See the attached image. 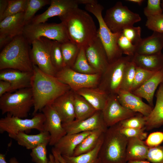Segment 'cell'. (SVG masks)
I'll use <instances>...</instances> for the list:
<instances>
[{
	"instance_id": "obj_1",
	"label": "cell",
	"mask_w": 163,
	"mask_h": 163,
	"mask_svg": "<svg viewBox=\"0 0 163 163\" xmlns=\"http://www.w3.org/2000/svg\"><path fill=\"white\" fill-rule=\"evenodd\" d=\"M33 67L31 88L34 101V116L71 89L56 76L44 72L36 65H33Z\"/></svg>"
},
{
	"instance_id": "obj_2",
	"label": "cell",
	"mask_w": 163,
	"mask_h": 163,
	"mask_svg": "<svg viewBox=\"0 0 163 163\" xmlns=\"http://www.w3.org/2000/svg\"><path fill=\"white\" fill-rule=\"evenodd\" d=\"M64 25L69 40L80 48H86L97 36L92 17L78 7L59 18Z\"/></svg>"
},
{
	"instance_id": "obj_3",
	"label": "cell",
	"mask_w": 163,
	"mask_h": 163,
	"mask_svg": "<svg viewBox=\"0 0 163 163\" xmlns=\"http://www.w3.org/2000/svg\"><path fill=\"white\" fill-rule=\"evenodd\" d=\"M30 45L23 34L14 38L0 52V70L12 69L33 72Z\"/></svg>"
},
{
	"instance_id": "obj_4",
	"label": "cell",
	"mask_w": 163,
	"mask_h": 163,
	"mask_svg": "<svg viewBox=\"0 0 163 163\" xmlns=\"http://www.w3.org/2000/svg\"><path fill=\"white\" fill-rule=\"evenodd\" d=\"M128 138L120 131L118 123L108 127L104 133L99 157L101 163H127Z\"/></svg>"
},
{
	"instance_id": "obj_5",
	"label": "cell",
	"mask_w": 163,
	"mask_h": 163,
	"mask_svg": "<svg viewBox=\"0 0 163 163\" xmlns=\"http://www.w3.org/2000/svg\"><path fill=\"white\" fill-rule=\"evenodd\" d=\"M34 104L31 87L20 89L13 93H6L0 97L2 113L20 118L27 117Z\"/></svg>"
},
{
	"instance_id": "obj_6",
	"label": "cell",
	"mask_w": 163,
	"mask_h": 163,
	"mask_svg": "<svg viewBox=\"0 0 163 163\" xmlns=\"http://www.w3.org/2000/svg\"><path fill=\"white\" fill-rule=\"evenodd\" d=\"M85 10L93 14L99 23L97 36L106 51L109 63L122 56L123 54L118 45L121 32L113 33L105 22L102 15L103 6L98 2L85 5Z\"/></svg>"
},
{
	"instance_id": "obj_7",
	"label": "cell",
	"mask_w": 163,
	"mask_h": 163,
	"mask_svg": "<svg viewBox=\"0 0 163 163\" xmlns=\"http://www.w3.org/2000/svg\"><path fill=\"white\" fill-rule=\"evenodd\" d=\"M23 35L30 45L34 40L41 37L60 43L70 41L65 26L61 22L59 23H30L25 25Z\"/></svg>"
},
{
	"instance_id": "obj_8",
	"label": "cell",
	"mask_w": 163,
	"mask_h": 163,
	"mask_svg": "<svg viewBox=\"0 0 163 163\" xmlns=\"http://www.w3.org/2000/svg\"><path fill=\"white\" fill-rule=\"evenodd\" d=\"M133 56H122L109 63L101 75L98 87L109 96L117 95L120 90L125 69Z\"/></svg>"
},
{
	"instance_id": "obj_9",
	"label": "cell",
	"mask_w": 163,
	"mask_h": 163,
	"mask_svg": "<svg viewBox=\"0 0 163 163\" xmlns=\"http://www.w3.org/2000/svg\"><path fill=\"white\" fill-rule=\"evenodd\" d=\"M103 19L113 33L121 32L124 29L133 26L141 20L139 14L131 11L119 1L107 9Z\"/></svg>"
},
{
	"instance_id": "obj_10",
	"label": "cell",
	"mask_w": 163,
	"mask_h": 163,
	"mask_svg": "<svg viewBox=\"0 0 163 163\" xmlns=\"http://www.w3.org/2000/svg\"><path fill=\"white\" fill-rule=\"evenodd\" d=\"M45 120L43 113H37L31 119L21 118L7 114L0 120V132H6L10 137L14 139L20 132L33 129L43 131Z\"/></svg>"
},
{
	"instance_id": "obj_11",
	"label": "cell",
	"mask_w": 163,
	"mask_h": 163,
	"mask_svg": "<svg viewBox=\"0 0 163 163\" xmlns=\"http://www.w3.org/2000/svg\"><path fill=\"white\" fill-rule=\"evenodd\" d=\"M53 42L44 37L35 39L31 43L30 57L33 65L44 72L55 76L57 71L52 63L50 56Z\"/></svg>"
},
{
	"instance_id": "obj_12",
	"label": "cell",
	"mask_w": 163,
	"mask_h": 163,
	"mask_svg": "<svg viewBox=\"0 0 163 163\" xmlns=\"http://www.w3.org/2000/svg\"><path fill=\"white\" fill-rule=\"evenodd\" d=\"M101 74H87L77 72L71 68L65 67L58 71L55 75L60 82L69 86L76 92L81 89L97 87Z\"/></svg>"
},
{
	"instance_id": "obj_13",
	"label": "cell",
	"mask_w": 163,
	"mask_h": 163,
	"mask_svg": "<svg viewBox=\"0 0 163 163\" xmlns=\"http://www.w3.org/2000/svg\"><path fill=\"white\" fill-rule=\"evenodd\" d=\"M25 25L24 12L8 16L0 22V48L14 38L22 35Z\"/></svg>"
},
{
	"instance_id": "obj_14",
	"label": "cell",
	"mask_w": 163,
	"mask_h": 163,
	"mask_svg": "<svg viewBox=\"0 0 163 163\" xmlns=\"http://www.w3.org/2000/svg\"><path fill=\"white\" fill-rule=\"evenodd\" d=\"M102 112L104 121L108 128L137 113L123 107L119 101L117 95L109 96Z\"/></svg>"
},
{
	"instance_id": "obj_15",
	"label": "cell",
	"mask_w": 163,
	"mask_h": 163,
	"mask_svg": "<svg viewBox=\"0 0 163 163\" xmlns=\"http://www.w3.org/2000/svg\"><path fill=\"white\" fill-rule=\"evenodd\" d=\"M41 111L45 117L44 131L50 133V139L49 144L54 146L67 133L62 126L60 116L51 104L45 106Z\"/></svg>"
},
{
	"instance_id": "obj_16",
	"label": "cell",
	"mask_w": 163,
	"mask_h": 163,
	"mask_svg": "<svg viewBox=\"0 0 163 163\" xmlns=\"http://www.w3.org/2000/svg\"><path fill=\"white\" fill-rule=\"evenodd\" d=\"M67 134L78 133L100 129L106 132L108 127L104 121L102 111H97L92 116L82 120H74L62 123Z\"/></svg>"
},
{
	"instance_id": "obj_17",
	"label": "cell",
	"mask_w": 163,
	"mask_h": 163,
	"mask_svg": "<svg viewBox=\"0 0 163 163\" xmlns=\"http://www.w3.org/2000/svg\"><path fill=\"white\" fill-rule=\"evenodd\" d=\"M85 50L90 65L98 73L102 74L109 63L105 49L98 36Z\"/></svg>"
},
{
	"instance_id": "obj_18",
	"label": "cell",
	"mask_w": 163,
	"mask_h": 163,
	"mask_svg": "<svg viewBox=\"0 0 163 163\" xmlns=\"http://www.w3.org/2000/svg\"><path fill=\"white\" fill-rule=\"evenodd\" d=\"M78 0H51L48 9L42 14L34 16L30 23H44L52 17H62L72 9L78 7Z\"/></svg>"
},
{
	"instance_id": "obj_19",
	"label": "cell",
	"mask_w": 163,
	"mask_h": 163,
	"mask_svg": "<svg viewBox=\"0 0 163 163\" xmlns=\"http://www.w3.org/2000/svg\"><path fill=\"white\" fill-rule=\"evenodd\" d=\"M74 93L71 90L58 97L51 104L60 116L62 123H68L75 120Z\"/></svg>"
},
{
	"instance_id": "obj_20",
	"label": "cell",
	"mask_w": 163,
	"mask_h": 163,
	"mask_svg": "<svg viewBox=\"0 0 163 163\" xmlns=\"http://www.w3.org/2000/svg\"><path fill=\"white\" fill-rule=\"evenodd\" d=\"M33 72H28L17 69H6L1 70L0 80H4L10 83V92L18 90L31 87Z\"/></svg>"
},
{
	"instance_id": "obj_21",
	"label": "cell",
	"mask_w": 163,
	"mask_h": 163,
	"mask_svg": "<svg viewBox=\"0 0 163 163\" xmlns=\"http://www.w3.org/2000/svg\"><path fill=\"white\" fill-rule=\"evenodd\" d=\"M117 96L120 104L124 107L145 117L149 114L153 108L129 91L120 90Z\"/></svg>"
},
{
	"instance_id": "obj_22",
	"label": "cell",
	"mask_w": 163,
	"mask_h": 163,
	"mask_svg": "<svg viewBox=\"0 0 163 163\" xmlns=\"http://www.w3.org/2000/svg\"><path fill=\"white\" fill-rule=\"evenodd\" d=\"M92 132L66 134L59 140L53 148L62 155L72 156L77 146Z\"/></svg>"
},
{
	"instance_id": "obj_23",
	"label": "cell",
	"mask_w": 163,
	"mask_h": 163,
	"mask_svg": "<svg viewBox=\"0 0 163 163\" xmlns=\"http://www.w3.org/2000/svg\"><path fill=\"white\" fill-rule=\"evenodd\" d=\"M155 97V105L149 114L145 117V130H150L163 126V82L159 85Z\"/></svg>"
},
{
	"instance_id": "obj_24",
	"label": "cell",
	"mask_w": 163,
	"mask_h": 163,
	"mask_svg": "<svg viewBox=\"0 0 163 163\" xmlns=\"http://www.w3.org/2000/svg\"><path fill=\"white\" fill-rule=\"evenodd\" d=\"M163 82V69L155 74L138 89L132 92L135 95L145 99L153 107V99L158 86Z\"/></svg>"
},
{
	"instance_id": "obj_25",
	"label": "cell",
	"mask_w": 163,
	"mask_h": 163,
	"mask_svg": "<svg viewBox=\"0 0 163 163\" xmlns=\"http://www.w3.org/2000/svg\"><path fill=\"white\" fill-rule=\"evenodd\" d=\"M163 48V33L153 32L152 34L142 39L136 47V54L143 55L161 52Z\"/></svg>"
},
{
	"instance_id": "obj_26",
	"label": "cell",
	"mask_w": 163,
	"mask_h": 163,
	"mask_svg": "<svg viewBox=\"0 0 163 163\" xmlns=\"http://www.w3.org/2000/svg\"><path fill=\"white\" fill-rule=\"evenodd\" d=\"M75 92L84 98L97 111L103 110L109 97L98 87L83 88Z\"/></svg>"
},
{
	"instance_id": "obj_27",
	"label": "cell",
	"mask_w": 163,
	"mask_h": 163,
	"mask_svg": "<svg viewBox=\"0 0 163 163\" xmlns=\"http://www.w3.org/2000/svg\"><path fill=\"white\" fill-rule=\"evenodd\" d=\"M132 61L137 67L154 72L163 69V53H159L143 55L135 54L133 57Z\"/></svg>"
},
{
	"instance_id": "obj_28",
	"label": "cell",
	"mask_w": 163,
	"mask_h": 163,
	"mask_svg": "<svg viewBox=\"0 0 163 163\" xmlns=\"http://www.w3.org/2000/svg\"><path fill=\"white\" fill-rule=\"evenodd\" d=\"M149 148L143 140L136 138H128L126 149L127 161L145 160Z\"/></svg>"
},
{
	"instance_id": "obj_29",
	"label": "cell",
	"mask_w": 163,
	"mask_h": 163,
	"mask_svg": "<svg viewBox=\"0 0 163 163\" xmlns=\"http://www.w3.org/2000/svg\"><path fill=\"white\" fill-rule=\"evenodd\" d=\"M50 139V136L49 133L43 131L35 135H28L24 132H20L16 135L14 139L19 145L28 149L32 150L41 144L49 143Z\"/></svg>"
},
{
	"instance_id": "obj_30",
	"label": "cell",
	"mask_w": 163,
	"mask_h": 163,
	"mask_svg": "<svg viewBox=\"0 0 163 163\" xmlns=\"http://www.w3.org/2000/svg\"><path fill=\"white\" fill-rule=\"evenodd\" d=\"M104 133L101 137L95 148L91 151L75 156L62 155L66 163H101L99 153L103 143Z\"/></svg>"
},
{
	"instance_id": "obj_31",
	"label": "cell",
	"mask_w": 163,
	"mask_h": 163,
	"mask_svg": "<svg viewBox=\"0 0 163 163\" xmlns=\"http://www.w3.org/2000/svg\"><path fill=\"white\" fill-rule=\"evenodd\" d=\"M74 92L75 120H82L92 116L97 110L84 98Z\"/></svg>"
},
{
	"instance_id": "obj_32",
	"label": "cell",
	"mask_w": 163,
	"mask_h": 163,
	"mask_svg": "<svg viewBox=\"0 0 163 163\" xmlns=\"http://www.w3.org/2000/svg\"><path fill=\"white\" fill-rule=\"evenodd\" d=\"M105 132L100 129L92 131L76 148L72 156H78L92 150L96 147L101 136Z\"/></svg>"
},
{
	"instance_id": "obj_33",
	"label": "cell",
	"mask_w": 163,
	"mask_h": 163,
	"mask_svg": "<svg viewBox=\"0 0 163 163\" xmlns=\"http://www.w3.org/2000/svg\"><path fill=\"white\" fill-rule=\"evenodd\" d=\"M61 47L65 66L71 68L75 60L80 48L70 41L61 43Z\"/></svg>"
},
{
	"instance_id": "obj_34",
	"label": "cell",
	"mask_w": 163,
	"mask_h": 163,
	"mask_svg": "<svg viewBox=\"0 0 163 163\" xmlns=\"http://www.w3.org/2000/svg\"><path fill=\"white\" fill-rule=\"evenodd\" d=\"M74 70L82 73L93 74L98 73L89 64L86 56L85 48H81L72 67Z\"/></svg>"
},
{
	"instance_id": "obj_35",
	"label": "cell",
	"mask_w": 163,
	"mask_h": 163,
	"mask_svg": "<svg viewBox=\"0 0 163 163\" xmlns=\"http://www.w3.org/2000/svg\"><path fill=\"white\" fill-rule=\"evenodd\" d=\"M50 0H28L26 10L24 12V21L25 25L30 23L34 15L43 7L50 5Z\"/></svg>"
},
{
	"instance_id": "obj_36",
	"label": "cell",
	"mask_w": 163,
	"mask_h": 163,
	"mask_svg": "<svg viewBox=\"0 0 163 163\" xmlns=\"http://www.w3.org/2000/svg\"><path fill=\"white\" fill-rule=\"evenodd\" d=\"M136 67L137 66L132 60L127 65L124 71L120 90L130 92Z\"/></svg>"
},
{
	"instance_id": "obj_37",
	"label": "cell",
	"mask_w": 163,
	"mask_h": 163,
	"mask_svg": "<svg viewBox=\"0 0 163 163\" xmlns=\"http://www.w3.org/2000/svg\"><path fill=\"white\" fill-rule=\"evenodd\" d=\"M61 46V43L53 41L50 52L52 63L57 72L65 67Z\"/></svg>"
},
{
	"instance_id": "obj_38",
	"label": "cell",
	"mask_w": 163,
	"mask_h": 163,
	"mask_svg": "<svg viewBox=\"0 0 163 163\" xmlns=\"http://www.w3.org/2000/svg\"><path fill=\"white\" fill-rule=\"evenodd\" d=\"M28 1V0H8L7 8L4 14L2 20L8 16L24 12Z\"/></svg>"
},
{
	"instance_id": "obj_39",
	"label": "cell",
	"mask_w": 163,
	"mask_h": 163,
	"mask_svg": "<svg viewBox=\"0 0 163 163\" xmlns=\"http://www.w3.org/2000/svg\"><path fill=\"white\" fill-rule=\"evenodd\" d=\"M156 72L151 71L141 68L137 67L134 80L130 92H132L140 87Z\"/></svg>"
},
{
	"instance_id": "obj_40",
	"label": "cell",
	"mask_w": 163,
	"mask_h": 163,
	"mask_svg": "<svg viewBox=\"0 0 163 163\" xmlns=\"http://www.w3.org/2000/svg\"><path fill=\"white\" fill-rule=\"evenodd\" d=\"M121 128L141 129L145 128V117L137 113L135 116L123 120L118 123Z\"/></svg>"
},
{
	"instance_id": "obj_41",
	"label": "cell",
	"mask_w": 163,
	"mask_h": 163,
	"mask_svg": "<svg viewBox=\"0 0 163 163\" xmlns=\"http://www.w3.org/2000/svg\"><path fill=\"white\" fill-rule=\"evenodd\" d=\"M48 144H41L31 150L30 155L33 162L35 163H48L46 149V146Z\"/></svg>"
},
{
	"instance_id": "obj_42",
	"label": "cell",
	"mask_w": 163,
	"mask_h": 163,
	"mask_svg": "<svg viewBox=\"0 0 163 163\" xmlns=\"http://www.w3.org/2000/svg\"><path fill=\"white\" fill-rule=\"evenodd\" d=\"M117 43L123 54L130 56H133L136 54V46L124 36L122 32L118 39Z\"/></svg>"
},
{
	"instance_id": "obj_43",
	"label": "cell",
	"mask_w": 163,
	"mask_h": 163,
	"mask_svg": "<svg viewBox=\"0 0 163 163\" xmlns=\"http://www.w3.org/2000/svg\"><path fill=\"white\" fill-rule=\"evenodd\" d=\"M145 26L153 32L163 33V13L147 18Z\"/></svg>"
},
{
	"instance_id": "obj_44",
	"label": "cell",
	"mask_w": 163,
	"mask_h": 163,
	"mask_svg": "<svg viewBox=\"0 0 163 163\" xmlns=\"http://www.w3.org/2000/svg\"><path fill=\"white\" fill-rule=\"evenodd\" d=\"M122 34L134 45L136 46L141 41V28L139 26H133L124 29Z\"/></svg>"
},
{
	"instance_id": "obj_45",
	"label": "cell",
	"mask_w": 163,
	"mask_h": 163,
	"mask_svg": "<svg viewBox=\"0 0 163 163\" xmlns=\"http://www.w3.org/2000/svg\"><path fill=\"white\" fill-rule=\"evenodd\" d=\"M144 14L148 17L163 13L160 0H148L147 5L144 9Z\"/></svg>"
},
{
	"instance_id": "obj_46",
	"label": "cell",
	"mask_w": 163,
	"mask_h": 163,
	"mask_svg": "<svg viewBox=\"0 0 163 163\" xmlns=\"http://www.w3.org/2000/svg\"><path fill=\"white\" fill-rule=\"evenodd\" d=\"M146 160L152 163H163V145L149 147Z\"/></svg>"
},
{
	"instance_id": "obj_47",
	"label": "cell",
	"mask_w": 163,
	"mask_h": 163,
	"mask_svg": "<svg viewBox=\"0 0 163 163\" xmlns=\"http://www.w3.org/2000/svg\"><path fill=\"white\" fill-rule=\"evenodd\" d=\"M118 125L120 132L128 138H136L143 140L148 136L147 133L145 132V128L141 129L121 128L119 124Z\"/></svg>"
},
{
	"instance_id": "obj_48",
	"label": "cell",
	"mask_w": 163,
	"mask_h": 163,
	"mask_svg": "<svg viewBox=\"0 0 163 163\" xmlns=\"http://www.w3.org/2000/svg\"><path fill=\"white\" fill-rule=\"evenodd\" d=\"M144 141L145 144L149 147L159 145L163 142V132H152L147 136Z\"/></svg>"
},
{
	"instance_id": "obj_49",
	"label": "cell",
	"mask_w": 163,
	"mask_h": 163,
	"mask_svg": "<svg viewBox=\"0 0 163 163\" xmlns=\"http://www.w3.org/2000/svg\"><path fill=\"white\" fill-rule=\"evenodd\" d=\"M11 85L9 82L4 80H0V97L6 93L10 92Z\"/></svg>"
},
{
	"instance_id": "obj_50",
	"label": "cell",
	"mask_w": 163,
	"mask_h": 163,
	"mask_svg": "<svg viewBox=\"0 0 163 163\" xmlns=\"http://www.w3.org/2000/svg\"><path fill=\"white\" fill-rule=\"evenodd\" d=\"M8 0H0V21L3 19L4 14L7 8Z\"/></svg>"
},
{
	"instance_id": "obj_51",
	"label": "cell",
	"mask_w": 163,
	"mask_h": 163,
	"mask_svg": "<svg viewBox=\"0 0 163 163\" xmlns=\"http://www.w3.org/2000/svg\"><path fill=\"white\" fill-rule=\"evenodd\" d=\"M9 162L10 163H19L15 157L11 158L10 159ZM0 163H8L6 161L5 155L2 153L0 154Z\"/></svg>"
},
{
	"instance_id": "obj_52",
	"label": "cell",
	"mask_w": 163,
	"mask_h": 163,
	"mask_svg": "<svg viewBox=\"0 0 163 163\" xmlns=\"http://www.w3.org/2000/svg\"><path fill=\"white\" fill-rule=\"evenodd\" d=\"M79 4H84L85 5L92 3L98 2L97 0H78Z\"/></svg>"
},
{
	"instance_id": "obj_53",
	"label": "cell",
	"mask_w": 163,
	"mask_h": 163,
	"mask_svg": "<svg viewBox=\"0 0 163 163\" xmlns=\"http://www.w3.org/2000/svg\"><path fill=\"white\" fill-rule=\"evenodd\" d=\"M52 149L55 152L58 158V159L60 163H66L65 161L63 158L62 155L61 154L56 152L53 148Z\"/></svg>"
},
{
	"instance_id": "obj_54",
	"label": "cell",
	"mask_w": 163,
	"mask_h": 163,
	"mask_svg": "<svg viewBox=\"0 0 163 163\" xmlns=\"http://www.w3.org/2000/svg\"><path fill=\"white\" fill-rule=\"evenodd\" d=\"M127 163H151L148 161L145 160H140L135 161H130L127 162Z\"/></svg>"
},
{
	"instance_id": "obj_55",
	"label": "cell",
	"mask_w": 163,
	"mask_h": 163,
	"mask_svg": "<svg viewBox=\"0 0 163 163\" xmlns=\"http://www.w3.org/2000/svg\"><path fill=\"white\" fill-rule=\"evenodd\" d=\"M55 157L52 154H50L49 156L48 163H54Z\"/></svg>"
},
{
	"instance_id": "obj_56",
	"label": "cell",
	"mask_w": 163,
	"mask_h": 163,
	"mask_svg": "<svg viewBox=\"0 0 163 163\" xmlns=\"http://www.w3.org/2000/svg\"><path fill=\"white\" fill-rule=\"evenodd\" d=\"M126 1L128 2L137 3L139 5L142 4L144 1L143 0H127Z\"/></svg>"
},
{
	"instance_id": "obj_57",
	"label": "cell",
	"mask_w": 163,
	"mask_h": 163,
	"mask_svg": "<svg viewBox=\"0 0 163 163\" xmlns=\"http://www.w3.org/2000/svg\"><path fill=\"white\" fill-rule=\"evenodd\" d=\"M52 154L55 157V162L54 163H60L59 160H58V158L56 156V155L54 152V151L52 149Z\"/></svg>"
},
{
	"instance_id": "obj_58",
	"label": "cell",
	"mask_w": 163,
	"mask_h": 163,
	"mask_svg": "<svg viewBox=\"0 0 163 163\" xmlns=\"http://www.w3.org/2000/svg\"><path fill=\"white\" fill-rule=\"evenodd\" d=\"M161 6L163 11V0H161Z\"/></svg>"
}]
</instances>
